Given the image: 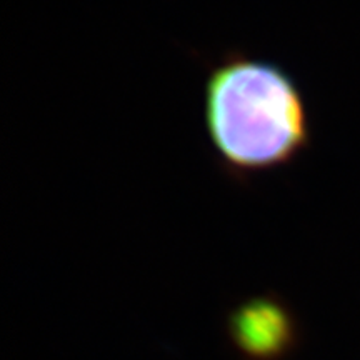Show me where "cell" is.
Instances as JSON below:
<instances>
[{
	"label": "cell",
	"mask_w": 360,
	"mask_h": 360,
	"mask_svg": "<svg viewBox=\"0 0 360 360\" xmlns=\"http://www.w3.org/2000/svg\"><path fill=\"white\" fill-rule=\"evenodd\" d=\"M202 115L219 170L238 186L289 167L312 147L299 80L278 62L242 49L207 65Z\"/></svg>",
	"instance_id": "obj_1"
},
{
	"label": "cell",
	"mask_w": 360,
	"mask_h": 360,
	"mask_svg": "<svg viewBox=\"0 0 360 360\" xmlns=\"http://www.w3.org/2000/svg\"><path fill=\"white\" fill-rule=\"evenodd\" d=\"M225 334L240 360H289L302 345L299 317L277 292L233 305L225 317Z\"/></svg>",
	"instance_id": "obj_2"
}]
</instances>
